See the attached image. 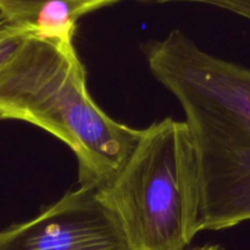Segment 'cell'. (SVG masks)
<instances>
[{"mask_svg": "<svg viewBox=\"0 0 250 250\" xmlns=\"http://www.w3.org/2000/svg\"><path fill=\"white\" fill-rule=\"evenodd\" d=\"M146 62L180 103L197 149L200 232L249 221L250 70L177 29L149 44Z\"/></svg>", "mask_w": 250, "mask_h": 250, "instance_id": "1", "label": "cell"}, {"mask_svg": "<svg viewBox=\"0 0 250 250\" xmlns=\"http://www.w3.org/2000/svg\"><path fill=\"white\" fill-rule=\"evenodd\" d=\"M72 42L31 34L0 71V121L19 120L60 139L75 154L80 183L107 185L142 129L115 121L92 99Z\"/></svg>", "mask_w": 250, "mask_h": 250, "instance_id": "2", "label": "cell"}, {"mask_svg": "<svg viewBox=\"0 0 250 250\" xmlns=\"http://www.w3.org/2000/svg\"><path fill=\"white\" fill-rule=\"evenodd\" d=\"M132 250H186L200 232L197 149L186 121L142 129L114 180L100 187Z\"/></svg>", "mask_w": 250, "mask_h": 250, "instance_id": "3", "label": "cell"}, {"mask_svg": "<svg viewBox=\"0 0 250 250\" xmlns=\"http://www.w3.org/2000/svg\"><path fill=\"white\" fill-rule=\"evenodd\" d=\"M0 250H132L98 186L81 185L28 221L0 231Z\"/></svg>", "mask_w": 250, "mask_h": 250, "instance_id": "4", "label": "cell"}, {"mask_svg": "<svg viewBox=\"0 0 250 250\" xmlns=\"http://www.w3.org/2000/svg\"><path fill=\"white\" fill-rule=\"evenodd\" d=\"M83 14L78 7L63 0H50L42 5L31 21L37 36L56 41L72 42L77 21Z\"/></svg>", "mask_w": 250, "mask_h": 250, "instance_id": "5", "label": "cell"}, {"mask_svg": "<svg viewBox=\"0 0 250 250\" xmlns=\"http://www.w3.org/2000/svg\"><path fill=\"white\" fill-rule=\"evenodd\" d=\"M50 0H0V14L16 22H31L39 7ZM81 10L83 15L120 0H63Z\"/></svg>", "mask_w": 250, "mask_h": 250, "instance_id": "6", "label": "cell"}, {"mask_svg": "<svg viewBox=\"0 0 250 250\" xmlns=\"http://www.w3.org/2000/svg\"><path fill=\"white\" fill-rule=\"evenodd\" d=\"M36 33L31 22H16L0 14V71L11 60L24 39Z\"/></svg>", "mask_w": 250, "mask_h": 250, "instance_id": "7", "label": "cell"}, {"mask_svg": "<svg viewBox=\"0 0 250 250\" xmlns=\"http://www.w3.org/2000/svg\"><path fill=\"white\" fill-rule=\"evenodd\" d=\"M150 2H197L229 10L250 20V0H143Z\"/></svg>", "mask_w": 250, "mask_h": 250, "instance_id": "8", "label": "cell"}, {"mask_svg": "<svg viewBox=\"0 0 250 250\" xmlns=\"http://www.w3.org/2000/svg\"><path fill=\"white\" fill-rule=\"evenodd\" d=\"M188 250H225V248L220 246V244H205V246L195 247V248Z\"/></svg>", "mask_w": 250, "mask_h": 250, "instance_id": "9", "label": "cell"}]
</instances>
